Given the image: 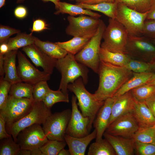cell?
Here are the masks:
<instances>
[{
	"label": "cell",
	"instance_id": "1",
	"mask_svg": "<svg viewBox=\"0 0 155 155\" xmlns=\"http://www.w3.org/2000/svg\"><path fill=\"white\" fill-rule=\"evenodd\" d=\"M99 86L94 94L98 100L105 101L112 97L133 75V72L125 67L100 61L98 73Z\"/></svg>",
	"mask_w": 155,
	"mask_h": 155
},
{
	"label": "cell",
	"instance_id": "2",
	"mask_svg": "<svg viewBox=\"0 0 155 155\" xmlns=\"http://www.w3.org/2000/svg\"><path fill=\"white\" fill-rule=\"evenodd\" d=\"M84 84L82 78L80 77L73 83L69 84L67 89L76 97L78 101L77 104L83 115L89 118L88 129L89 132L96 116L105 101L98 100L94 94H91L87 90Z\"/></svg>",
	"mask_w": 155,
	"mask_h": 155
},
{
	"label": "cell",
	"instance_id": "3",
	"mask_svg": "<svg viewBox=\"0 0 155 155\" xmlns=\"http://www.w3.org/2000/svg\"><path fill=\"white\" fill-rule=\"evenodd\" d=\"M55 67L61 74L59 89L68 96L67 86L78 78L81 77L85 84L88 81V70L86 66L78 62L75 55L70 53L64 57L58 59Z\"/></svg>",
	"mask_w": 155,
	"mask_h": 155
},
{
	"label": "cell",
	"instance_id": "4",
	"mask_svg": "<svg viewBox=\"0 0 155 155\" xmlns=\"http://www.w3.org/2000/svg\"><path fill=\"white\" fill-rule=\"evenodd\" d=\"M106 27L104 22L100 20L97 30L85 46L75 55L76 60L97 73L100 60L99 52L101 41Z\"/></svg>",
	"mask_w": 155,
	"mask_h": 155
},
{
	"label": "cell",
	"instance_id": "5",
	"mask_svg": "<svg viewBox=\"0 0 155 155\" xmlns=\"http://www.w3.org/2000/svg\"><path fill=\"white\" fill-rule=\"evenodd\" d=\"M108 22L102 35L103 41L101 47L111 52L125 54L129 36L127 30L115 18H109Z\"/></svg>",
	"mask_w": 155,
	"mask_h": 155
},
{
	"label": "cell",
	"instance_id": "6",
	"mask_svg": "<svg viewBox=\"0 0 155 155\" xmlns=\"http://www.w3.org/2000/svg\"><path fill=\"white\" fill-rule=\"evenodd\" d=\"M51 113V108L47 107L42 101H34L31 111L24 117L6 128V130L16 142L17 136L20 131L35 124L42 125Z\"/></svg>",
	"mask_w": 155,
	"mask_h": 155
},
{
	"label": "cell",
	"instance_id": "7",
	"mask_svg": "<svg viewBox=\"0 0 155 155\" xmlns=\"http://www.w3.org/2000/svg\"><path fill=\"white\" fill-rule=\"evenodd\" d=\"M117 3L115 19L126 28L129 35L142 36L144 24L148 12L140 13L123 4Z\"/></svg>",
	"mask_w": 155,
	"mask_h": 155
},
{
	"label": "cell",
	"instance_id": "8",
	"mask_svg": "<svg viewBox=\"0 0 155 155\" xmlns=\"http://www.w3.org/2000/svg\"><path fill=\"white\" fill-rule=\"evenodd\" d=\"M71 110L66 109L51 113L42 125L48 139L65 141L64 137L71 118Z\"/></svg>",
	"mask_w": 155,
	"mask_h": 155
},
{
	"label": "cell",
	"instance_id": "9",
	"mask_svg": "<svg viewBox=\"0 0 155 155\" xmlns=\"http://www.w3.org/2000/svg\"><path fill=\"white\" fill-rule=\"evenodd\" d=\"M125 54L131 59L149 62L155 56V46L143 36L129 34Z\"/></svg>",
	"mask_w": 155,
	"mask_h": 155
},
{
	"label": "cell",
	"instance_id": "10",
	"mask_svg": "<svg viewBox=\"0 0 155 155\" xmlns=\"http://www.w3.org/2000/svg\"><path fill=\"white\" fill-rule=\"evenodd\" d=\"M69 25L65 29L67 35L74 36L92 37L96 33L100 19L86 15L67 17Z\"/></svg>",
	"mask_w": 155,
	"mask_h": 155
},
{
	"label": "cell",
	"instance_id": "11",
	"mask_svg": "<svg viewBox=\"0 0 155 155\" xmlns=\"http://www.w3.org/2000/svg\"><path fill=\"white\" fill-rule=\"evenodd\" d=\"M34 101L27 98H17L9 97L5 108L0 110L5 117L6 127L24 117L32 110Z\"/></svg>",
	"mask_w": 155,
	"mask_h": 155
},
{
	"label": "cell",
	"instance_id": "12",
	"mask_svg": "<svg viewBox=\"0 0 155 155\" xmlns=\"http://www.w3.org/2000/svg\"><path fill=\"white\" fill-rule=\"evenodd\" d=\"M48 140L40 125L35 124L20 131L16 142L21 149L32 150L40 148Z\"/></svg>",
	"mask_w": 155,
	"mask_h": 155
},
{
	"label": "cell",
	"instance_id": "13",
	"mask_svg": "<svg viewBox=\"0 0 155 155\" xmlns=\"http://www.w3.org/2000/svg\"><path fill=\"white\" fill-rule=\"evenodd\" d=\"M18 75L22 82L34 85L42 81L49 80L51 75L35 68L20 51L17 55Z\"/></svg>",
	"mask_w": 155,
	"mask_h": 155
},
{
	"label": "cell",
	"instance_id": "14",
	"mask_svg": "<svg viewBox=\"0 0 155 155\" xmlns=\"http://www.w3.org/2000/svg\"><path fill=\"white\" fill-rule=\"evenodd\" d=\"M139 129L132 112H129L113 121L108 127L105 132L114 136L132 138Z\"/></svg>",
	"mask_w": 155,
	"mask_h": 155
},
{
	"label": "cell",
	"instance_id": "15",
	"mask_svg": "<svg viewBox=\"0 0 155 155\" xmlns=\"http://www.w3.org/2000/svg\"><path fill=\"white\" fill-rule=\"evenodd\" d=\"M22 50L36 66L41 67L48 73H52L57 59L46 54L34 44L22 48Z\"/></svg>",
	"mask_w": 155,
	"mask_h": 155
},
{
	"label": "cell",
	"instance_id": "16",
	"mask_svg": "<svg viewBox=\"0 0 155 155\" xmlns=\"http://www.w3.org/2000/svg\"><path fill=\"white\" fill-rule=\"evenodd\" d=\"M115 97L108 126L118 117L128 113L132 112L137 101L133 96L131 90Z\"/></svg>",
	"mask_w": 155,
	"mask_h": 155
},
{
	"label": "cell",
	"instance_id": "17",
	"mask_svg": "<svg viewBox=\"0 0 155 155\" xmlns=\"http://www.w3.org/2000/svg\"><path fill=\"white\" fill-rule=\"evenodd\" d=\"M115 99L114 96L106 99L97 114L96 117L93 123L97 133L96 141L102 138L108 126L112 107Z\"/></svg>",
	"mask_w": 155,
	"mask_h": 155
},
{
	"label": "cell",
	"instance_id": "18",
	"mask_svg": "<svg viewBox=\"0 0 155 155\" xmlns=\"http://www.w3.org/2000/svg\"><path fill=\"white\" fill-rule=\"evenodd\" d=\"M97 133L95 129L90 133L82 137H76L66 134L65 140L71 155H84L88 145L96 139Z\"/></svg>",
	"mask_w": 155,
	"mask_h": 155
},
{
	"label": "cell",
	"instance_id": "19",
	"mask_svg": "<svg viewBox=\"0 0 155 155\" xmlns=\"http://www.w3.org/2000/svg\"><path fill=\"white\" fill-rule=\"evenodd\" d=\"M103 136L113 147L116 155L134 154L135 141L132 138L114 136L105 132Z\"/></svg>",
	"mask_w": 155,
	"mask_h": 155
},
{
	"label": "cell",
	"instance_id": "20",
	"mask_svg": "<svg viewBox=\"0 0 155 155\" xmlns=\"http://www.w3.org/2000/svg\"><path fill=\"white\" fill-rule=\"evenodd\" d=\"M132 113L139 129L148 128L155 125V118L147 106L145 100H137Z\"/></svg>",
	"mask_w": 155,
	"mask_h": 155
},
{
	"label": "cell",
	"instance_id": "21",
	"mask_svg": "<svg viewBox=\"0 0 155 155\" xmlns=\"http://www.w3.org/2000/svg\"><path fill=\"white\" fill-rule=\"evenodd\" d=\"M18 50L9 51L4 55L3 79L12 84L22 82L19 76L16 65Z\"/></svg>",
	"mask_w": 155,
	"mask_h": 155
},
{
	"label": "cell",
	"instance_id": "22",
	"mask_svg": "<svg viewBox=\"0 0 155 155\" xmlns=\"http://www.w3.org/2000/svg\"><path fill=\"white\" fill-rule=\"evenodd\" d=\"M77 98L74 95L72 96L71 114L67 130H78L83 129L88 125L89 119L85 117L79 111L76 101Z\"/></svg>",
	"mask_w": 155,
	"mask_h": 155
},
{
	"label": "cell",
	"instance_id": "23",
	"mask_svg": "<svg viewBox=\"0 0 155 155\" xmlns=\"http://www.w3.org/2000/svg\"><path fill=\"white\" fill-rule=\"evenodd\" d=\"M154 73L152 72L141 73L133 72V76L122 86L113 96L118 97L133 89L146 84Z\"/></svg>",
	"mask_w": 155,
	"mask_h": 155
},
{
	"label": "cell",
	"instance_id": "24",
	"mask_svg": "<svg viewBox=\"0 0 155 155\" xmlns=\"http://www.w3.org/2000/svg\"><path fill=\"white\" fill-rule=\"evenodd\" d=\"M54 13L56 15L65 13L74 16L84 15L98 18L101 16L98 13L89 9H84L76 4H73L65 2L60 1Z\"/></svg>",
	"mask_w": 155,
	"mask_h": 155
},
{
	"label": "cell",
	"instance_id": "25",
	"mask_svg": "<svg viewBox=\"0 0 155 155\" xmlns=\"http://www.w3.org/2000/svg\"><path fill=\"white\" fill-rule=\"evenodd\" d=\"M34 44L50 57L59 59L65 57L68 53L65 50L57 45L48 41H42L34 37Z\"/></svg>",
	"mask_w": 155,
	"mask_h": 155
},
{
	"label": "cell",
	"instance_id": "26",
	"mask_svg": "<svg viewBox=\"0 0 155 155\" xmlns=\"http://www.w3.org/2000/svg\"><path fill=\"white\" fill-rule=\"evenodd\" d=\"M99 57L100 61L124 67L131 59L126 54L111 52L101 47L100 50Z\"/></svg>",
	"mask_w": 155,
	"mask_h": 155
},
{
	"label": "cell",
	"instance_id": "27",
	"mask_svg": "<svg viewBox=\"0 0 155 155\" xmlns=\"http://www.w3.org/2000/svg\"><path fill=\"white\" fill-rule=\"evenodd\" d=\"M117 3L104 2L98 3L89 4L85 3L76 4L83 8L100 12L109 18H115Z\"/></svg>",
	"mask_w": 155,
	"mask_h": 155
},
{
	"label": "cell",
	"instance_id": "28",
	"mask_svg": "<svg viewBox=\"0 0 155 155\" xmlns=\"http://www.w3.org/2000/svg\"><path fill=\"white\" fill-rule=\"evenodd\" d=\"M91 38L74 36L68 41L63 42H56V43L66 51L68 53L75 55L82 49Z\"/></svg>",
	"mask_w": 155,
	"mask_h": 155
},
{
	"label": "cell",
	"instance_id": "29",
	"mask_svg": "<svg viewBox=\"0 0 155 155\" xmlns=\"http://www.w3.org/2000/svg\"><path fill=\"white\" fill-rule=\"evenodd\" d=\"M34 37L30 33L21 32L17 34L15 37L9 38L7 42L9 51L18 50L31 44H34Z\"/></svg>",
	"mask_w": 155,
	"mask_h": 155
},
{
	"label": "cell",
	"instance_id": "30",
	"mask_svg": "<svg viewBox=\"0 0 155 155\" xmlns=\"http://www.w3.org/2000/svg\"><path fill=\"white\" fill-rule=\"evenodd\" d=\"M88 155H115L114 149L108 141L102 138L90 146Z\"/></svg>",
	"mask_w": 155,
	"mask_h": 155
},
{
	"label": "cell",
	"instance_id": "31",
	"mask_svg": "<svg viewBox=\"0 0 155 155\" xmlns=\"http://www.w3.org/2000/svg\"><path fill=\"white\" fill-rule=\"evenodd\" d=\"M33 85L23 82L13 84L9 95L17 98H25L33 100Z\"/></svg>",
	"mask_w": 155,
	"mask_h": 155
},
{
	"label": "cell",
	"instance_id": "32",
	"mask_svg": "<svg viewBox=\"0 0 155 155\" xmlns=\"http://www.w3.org/2000/svg\"><path fill=\"white\" fill-rule=\"evenodd\" d=\"M132 138L135 142L150 143L155 145V125L148 128L139 129Z\"/></svg>",
	"mask_w": 155,
	"mask_h": 155
},
{
	"label": "cell",
	"instance_id": "33",
	"mask_svg": "<svg viewBox=\"0 0 155 155\" xmlns=\"http://www.w3.org/2000/svg\"><path fill=\"white\" fill-rule=\"evenodd\" d=\"M152 0H114L117 3L123 4L127 7L141 13L148 12Z\"/></svg>",
	"mask_w": 155,
	"mask_h": 155
},
{
	"label": "cell",
	"instance_id": "34",
	"mask_svg": "<svg viewBox=\"0 0 155 155\" xmlns=\"http://www.w3.org/2000/svg\"><path fill=\"white\" fill-rule=\"evenodd\" d=\"M69 101L68 96L65 95L59 89L56 91L51 89L42 100L45 106L49 108L57 103L60 102L68 103Z\"/></svg>",
	"mask_w": 155,
	"mask_h": 155
},
{
	"label": "cell",
	"instance_id": "35",
	"mask_svg": "<svg viewBox=\"0 0 155 155\" xmlns=\"http://www.w3.org/2000/svg\"><path fill=\"white\" fill-rule=\"evenodd\" d=\"M0 140V155H17L21 149L11 135Z\"/></svg>",
	"mask_w": 155,
	"mask_h": 155
},
{
	"label": "cell",
	"instance_id": "36",
	"mask_svg": "<svg viewBox=\"0 0 155 155\" xmlns=\"http://www.w3.org/2000/svg\"><path fill=\"white\" fill-rule=\"evenodd\" d=\"M131 92L136 100H145L155 95V86L146 84L132 89Z\"/></svg>",
	"mask_w": 155,
	"mask_h": 155
},
{
	"label": "cell",
	"instance_id": "37",
	"mask_svg": "<svg viewBox=\"0 0 155 155\" xmlns=\"http://www.w3.org/2000/svg\"><path fill=\"white\" fill-rule=\"evenodd\" d=\"M67 144L65 141L48 140L40 149L44 155H57Z\"/></svg>",
	"mask_w": 155,
	"mask_h": 155
},
{
	"label": "cell",
	"instance_id": "38",
	"mask_svg": "<svg viewBox=\"0 0 155 155\" xmlns=\"http://www.w3.org/2000/svg\"><path fill=\"white\" fill-rule=\"evenodd\" d=\"M51 89L46 81H42L34 85L32 91L34 100L37 102L42 101Z\"/></svg>",
	"mask_w": 155,
	"mask_h": 155
},
{
	"label": "cell",
	"instance_id": "39",
	"mask_svg": "<svg viewBox=\"0 0 155 155\" xmlns=\"http://www.w3.org/2000/svg\"><path fill=\"white\" fill-rule=\"evenodd\" d=\"M125 67L134 73L151 72L149 62L131 58Z\"/></svg>",
	"mask_w": 155,
	"mask_h": 155
},
{
	"label": "cell",
	"instance_id": "40",
	"mask_svg": "<svg viewBox=\"0 0 155 155\" xmlns=\"http://www.w3.org/2000/svg\"><path fill=\"white\" fill-rule=\"evenodd\" d=\"M12 84L3 78L0 79V110L4 109L7 105L9 92Z\"/></svg>",
	"mask_w": 155,
	"mask_h": 155
},
{
	"label": "cell",
	"instance_id": "41",
	"mask_svg": "<svg viewBox=\"0 0 155 155\" xmlns=\"http://www.w3.org/2000/svg\"><path fill=\"white\" fill-rule=\"evenodd\" d=\"M135 149L140 155H155V145L139 142H135Z\"/></svg>",
	"mask_w": 155,
	"mask_h": 155
},
{
	"label": "cell",
	"instance_id": "42",
	"mask_svg": "<svg viewBox=\"0 0 155 155\" xmlns=\"http://www.w3.org/2000/svg\"><path fill=\"white\" fill-rule=\"evenodd\" d=\"M21 32L20 30L1 24L0 25V44L7 42L12 35Z\"/></svg>",
	"mask_w": 155,
	"mask_h": 155
},
{
	"label": "cell",
	"instance_id": "43",
	"mask_svg": "<svg viewBox=\"0 0 155 155\" xmlns=\"http://www.w3.org/2000/svg\"><path fill=\"white\" fill-rule=\"evenodd\" d=\"M142 35L150 39H155V20H146L144 24Z\"/></svg>",
	"mask_w": 155,
	"mask_h": 155
},
{
	"label": "cell",
	"instance_id": "44",
	"mask_svg": "<svg viewBox=\"0 0 155 155\" xmlns=\"http://www.w3.org/2000/svg\"><path fill=\"white\" fill-rule=\"evenodd\" d=\"M49 29L48 24L43 19H37L34 20L32 28L30 29L31 33L33 32H40Z\"/></svg>",
	"mask_w": 155,
	"mask_h": 155
},
{
	"label": "cell",
	"instance_id": "45",
	"mask_svg": "<svg viewBox=\"0 0 155 155\" xmlns=\"http://www.w3.org/2000/svg\"><path fill=\"white\" fill-rule=\"evenodd\" d=\"M11 135L6 130L5 118L0 114V140L9 137Z\"/></svg>",
	"mask_w": 155,
	"mask_h": 155
},
{
	"label": "cell",
	"instance_id": "46",
	"mask_svg": "<svg viewBox=\"0 0 155 155\" xmlns=\"http://www.w3.org/2000/svg\"><path fill=\"white\" fill-rule=\"evenodd\" d=\"M14 13L16 18L20 19H23L27 16V10L25 7L20 5L16 8L14 10Z\"/></svg>",
	"mask_w": 155,
	"mask_h": 155
},
{
	"label": "cell",
	"instance_id": "47",
	"mask_svg": "<svg viewBox=\"0 0 155 155\" xmlns=\"http://www.w3.org/2000/svg\"><path fill=\"white\" fill-rule=\"evenodd\" d=\"M146 104L155 118V95L145 100Z\"/></svg>",
	"mask_w": 155,
	"mask_h": 155
},
{
	"label": "cell",
	"instance_id": "48",
	"mask_svg": "<svg viewBox=\"0 0 155 155\" xmlns=\"http://www.w3.org/2000/svg\"><path fill=\"white\" fill-rule=\"evenodd\" d=\"M76 4L85 3L94 4L104 2H112L114 0H75Z\"/></svg>",
	"mask_w": 155,
	"mask_h": 155
},
{
	"label": "cell",
	"instance_id": "49",
	"mask_svg": "<svg viewBox=\"0 0 155 155\" xmlns=\"http://www.w3.org/2000/svg\"><path fill=\"white\" fill-rule=\"evenodd\" d=\"M146 19L155 20V0H152L150 8L148 12Z\"/></svg>",
	"mask_w": 155,
	"mask_h": 155
},
{
	"label": "cell",
	"instance_id": "50",
	"mask_svg": "<svg viewBox=\"0 0 155 155\" xmlns=\"http://www.w3.org/2000/svg\"><path fill=\"white\" fill-rule=\"evenodd\" d=\"M4 55L0 54V78H4L5 72L4 69Z\"/></svg>",
	"mask_w": 155,
	"mask_h": 155
},
{
	"label": "cell",
	"instance_id": "51",
	"mask_svg": "<svg viewBox=\"0 0 155 155\" xmlns=\"http://www.w3.org/2000/svg\"><path fill=\"white\" fill-rule=\"evenodd\" d=\"M9 51V48L7 42L0 44V54L4 55Z\"/></svg>",
	"mask_w": 155,
	"mask_h": 155
},
{
	"label": "cell",
	"instance_id": "52",
	"mask_svg": "<svg viewBox=\"0 0 155 155\" xmlns=\"http://www.w3.org/2000/svg\"><path fill=\"white\" fill-rule=\"evenodd\" d=\"M25 0H17L16 3H20L23 2ZM61 0H42L44 2L50 1L53 3L55 5V9H57L59 3L60 1Z\"/></svg>",
	"mask_w": 155,
	"mask_h": 155
},
{
	"label": "cell",
	"instance_id": "53",
	"mask_svg": "<svg viewBox=\"0 0 155 155\" xmlns=\"http://www.w3.org/2000/svg\"><path fill=\"white\" fill-rule=\"evenodd\" d=\"M17 155H31V151L30 150L20 149Z\"/></svg>",
	"mask_w": 155,
	"mask_h": 155
},
{
	"label": "cell",
	"instance_id": "54",
	"mask_svg": "<svg viewBox=\"0 0 155 155\" xmlns=\"http://www.w3.org/2000/svg\"><path fill=\"white\" fill-rule=\"evenodd\" d=\"M149 63L150 66L151 72L155 73V56Z\"/></svg>",
	"mask_w": 155,
	"mask_h": 155
},
{
	"label": "cell",
	"instance_id": "55",
	"mask_svg": "<svg viewBox=\"0 0 155 155\" xmlns=\"http://www.w3.org/2000/svg\"><path fill=\"white\" fill-rule=\"evenodd\" d=\"M31 155H44L40 148H36L31 150Z\"/></svg>",
	"mask_w": 155,
	"mask_h": 155
},
{
	"label": "cell",
	"instance_id": "56",
	"mask_svg": "<svg viewBox=\"0 0 155 155\" xmlns=\"http://www.w3.org/2000/svg\"><path fill=\"white\" fill-rule=\"evenodd\" d=\"M58 155H71L69 150L62 149L59 153Z\"/></svg>",
	"mask_w": 155,
	"mask_h": 155
},
{
	"label": "cell",
	"instance_id": "57",
	"mask_svg": "<svg viewBox=\"0 0 155 155\" xmlns=\"http://www.w3.org/2000/svg\"><path fill=\"white\" fill-rule=\"evenodd\" d=\"M146 84L155 86V73H154L151 78Z\"/></svg>",
	"mask_w": 155,
	"mask_h": 155
},
{
	"label": "cell",
	"instance_id": "58",
	"mask_svg": "<svg viewBox=\"0 0 155 155\" xmlns=\"http://www.w3.org/2000/svg\"><path fill=\"white\" fill-rule=\"evenodd\" d=\"M5 0H0V8H1L5 4Z\"/></svg>",
	"mask_w": 155,
	"mask_h": 155
},
{
	"label": "cell",
	"instance_id": "59",
	"mask_svg": "<svg viewBox=\"0 0 155 155\" xmlns=\"http://www.w3.org/2000/svg\"><path fill=\"white\" fill-rule=\"evenodd\" d=\"M152 43L155 46V39H150Z\"/></svg>",
	"mask_w": 155,
	"mask_h": 155
},
{
	"label": "cell",
	"instance_id": "60",
	"mask_svg": "<svg viewBox=\"0 0 155 155\" xmlns=\"http://www.w3.org/2000/svg\"><path fill=\"white\" fill-rule=\"evenodd\" d=\"M69 0L70 1H75V0Z\"/></svg>",
	"mask_w": 155,
	"mask_h": 155
}]
</instances>
